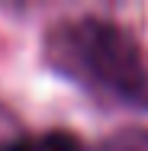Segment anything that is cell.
<instances>
[{
	"label": "cell",
	"instance_id": "6da1fadb",
	"mask_svg": "<svg viewBox=\"0 0 148 151\" xmlns=\"http://www.w3.org/2000/svg\"><path fill=\"white\" fill-rule=\"evenodd\" d=\"M52 55L58 68L87 81L93 90H103L126 106L148 109V68L129 32L106 19L64 23Z\"/></svg>",
	"mask_w": 148,
	"mask_h": 151
},
{
	"label": "cell",
	"instance_id": "7a4b0ae2",
	"mask_svg": "<svg viewBox=\"0 0 148 151\" xmlns=\"http://www.w3.org/2000/svg\"><path fill=\"white\" fill-rule=\"evenodd\" d=\"M19 151H84L81 142L68 132H45L39 138H26L19 142Z\"/></svg>",
	"mask_w": 148,
	"mask_h": 151
},
{
	"label": "cell",
	"instance_id": "3957f363",
	"mask_svg": "<svg viewBox=\"0 0 148 151\" xmlns=\"http://www.w3.org/2000/svg\"><path fill=\"white\" fill-rule=\"evenodd\" d=\"M0 151H19V142H0Z\"/></svg>",
	"mask_w": 148,
	"mask_h": 151
}]
</instances>
